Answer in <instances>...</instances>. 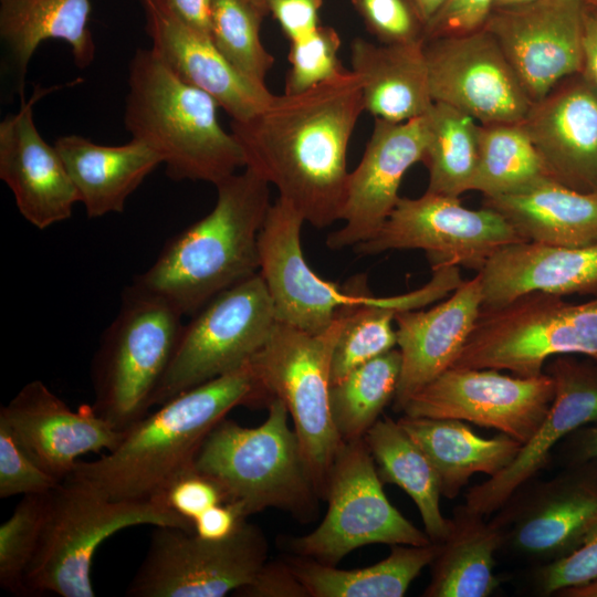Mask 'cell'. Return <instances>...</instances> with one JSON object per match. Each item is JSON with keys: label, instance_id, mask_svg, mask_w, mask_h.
I'll return each instance as SVG.
<instances>
[{"label": "cell", "instance_id": "1", "mask_svg": "<svg viewBox=\"0 0 597 597\" xmlns=\"http://www.w3.org/2000/svg\"><path fill=\"white\" fill-rule=\"evenodd\" d=\"M365 111L350 70L297 94L274 95L259 114L232 121L247 166L273 185L317 229L341 220L349 172L347 147Z\"/></svg>", "mask_w": 597, "mask_h": 597}, {"label": "cell", "instance_id": "2", "mask_svg": "<svg viewBox=\"0 0 597 597\" xmlns=\"http://www.w3.org/2000/svg\"><path fill=\"white\" fill-rule=\"evenodd\" d=\"M260 402L249 362L157 406L122 431L115 449L94 461H77L66 479L111 500L163 502L169 485L193 469L209 432L237 406Z\"/></svg>", "mask_w": 597, "mask_h": 597}, {"label": "cell", "instance_id": "3", "mask_svg": "<svg viewBox=\"0 0 597 597\" xmlns=\"http://www.w3.org/2000/svg\"><path fill=\"white\" fill-rule=\"evenodd\" d=\"M270 184L245 167L216 185L212 210L171 238L133 284L193 315L226 290L260 270L259 234Z\"/></svg>", "mask_w": 597, "mask_h": 597}, {"label": "cell", "instance_id": "4", "mask_svg": "<svg viewBox=\"0 0 597 597\" xmlns=\"http://www.w3.org/2000/svg\"><path fill=\"white\" fill-rule=\"evenodd\" d=\"M124 123L156 151L174 180L217 185L245 168L244 151L219 123L218 104L180 78L150 46L128 64Z\"/></svg>", "mask_w": 597, "mask_h": 597}, {"label": "cell", "instance_id": "5", "mask_svg": "<svg viewBox=\"0 0 597 597\" xmlns=\"http://www.w3.org/2000/svg\"><path fill=\"white\" fill-rule=\"evenodd\" d=\"M289 418L277 398L270 400L266 419L258 427L224 418L195 458L193 470L211 479L223 503L244 519L274 507L308 522L317 512L320 496Z\"/></svg>", "mask_w": 597, "mask_h": 597}, {"label": "cell", "instance_id": "6", "mask_svg": "<svg viewBox=\"0 0 597 597\" xmlns=\"http://www.w3.org/2000/svg\"><path fill=\"white\" fill-rule=\"evenodd\" d=\"M193 525L158 500H111L83 483L65 479L49 493L43 531L25 576L27 594L94 597L92 561L98 546L135 525Z\"/></svg>", "mask_w": 597, "mask_h": 597}, {"label": "cell", "instance_id": "7", "mask_svg": "<svg viewBox=\"0 0 597 597\" xmlns=\"http://www.w3.org/2000/svg\"><path fill=\"white\" fill-rule=\"evenodd\" d=\"M182 314L132 284L92 359L93 411L123 431L148 413L182 329Z\"/></svg>", "mask_w": 597, "mask_h": 597}, {"label": "cell", "instance_id": "8", "mask_svg": "<svg viewBox=\"0 0 597 597\" xmlns=\"http://www.w3.org/2000/svg\"><path fill=\"white\" fill-rule=\"evenodd\" d=\"M558 355L597 360V296L569 303L533 292L495 308H481L474 327L451 367L509 370L521 377L544 373Z\"/></svg>", "mask_w": 597, "mask_h": 597}, {"label": "cell", "instance_id": "9", "mask_svg": "<svg viewBox=\"0 0 597 597\" xmlns=\"http://www.w3.org/2000/svg\"><path fill=\"white\" fill-rule=\"evenodd\" d=\"M342 327L338 317L324 332L312 334L276 322L250 365L262 401L285 405L320 498L343 444L329 408L331 357Z\"/></svg>", "mask_w": 597, "mask_h": 597}, {"label": "cell", "instance_id": "10", "mask_svg": "<svg viewBox=\"0 0 597 597\" xmlns=\"http://www.w3.org/2000/svg\"><path fill=\"white\" fill-rule=\"evenodd\" d=\"M383 484L365 439L343 442L328 476L326 515L311 533L285 540L286 549L336 566L368 544L433 543L389 502Z\"/></svg>", "mask_w": 597, "mask_h": 597}, {"label": "cell", "instance_id": "11", "mask_svg": "<svg viewBox=\"0 0 597 597\" xmlns=\"http://www.w3.org/2000/svg\"><path fill=\"white\" fill-rule=\"evenodd\" d=\"M276 324L260 273L217 295L184 324L154 406L248 364Z\"/></svg>", "mask_w": 597, "mask_h": 597}, {"label": "cell", "instance_id": "12", "mask_svg": "<svg viewBox=\"0 0 597 597\" xmlns=\"http://www.w3.org/2000/svg\"><path fill=\"white\" fill-rule=\"evenodd\" d=\"M154 527L126 596L222 597L249 585L268 561L263 532L247 520L220 541L180 527Z\"/></svg>", "mask_w": 597, "mask_h": 597}, {"label": "cell", "instance_id": "13", "mask_svg": "<svg viewBox=\"0 0 597 597\" xmlns=\"http://www.w3.org/2000/svg\"><path fill=\"white\" fill-rule=\"evenodd\" d=\"M525 241L495 210H472L459 197L426 191L400 197L379 231L355 245L358 255L423 250L432 270L464 266L479 272L501 248Z\"/></svg>", "mask_w": 597, "mask_h": 597}, {"label": "cell", "instance_id": "14", "mask_svg": "<svg viewBox=\"0 0 597 597\" xmlns=\"http://www.w3.org/2000/svg\"><path fill=\"white\" fill-rule=\"evenodd\" d=\"M496 512L502 548L542 564L567 556L597 525V458L531 480Z\"/></svg>", "mask_w": 597, "mask_h": 597}, {"label": "cell", "instance_id": "15", "mask_svg": "<svg viewBox=\"0 0 597 597\" xmlns=\"http://www.w3.org/2000/svg\"><path fill=\"white\" fill-rule=\"evenodd\" d=\"M500 371L450 367L412 395L401 412L462 420L495 429L523 444L546 416L554 383L546 373L521 377Z\"/></svg>", "mask_w": 597, "mask_h": 597}, {"label": "cell", "instance_id": "16", "mask_svg": "<svg viewBox=\"0 0 597 597\" xmlns=\"http://www.w3.org/2000/svg\"><path fill=\"white\" fill-rule=\"evenodd\" d=\"M304 222L302 214L280 197L270 206L259 234V273L272 298L276 322L317 334L346 307L366 302L373 294L364 275L339 286L310 268L301 244Z\"/></svg>", "mask_w": 597, "mask_h": 597}, {"label": "cell", "instance_id": "17", "mask_svg": "<svg viewBox=\"0 0 597 597\" xmlns=\"http://www.w3.org/2000/svg\"><path fill=\"white\" fill-rule=\"evenodd\" d=\"M423 50L433 102L450 105L481 125L523 121L532 101L485 28L428 39Z\"/></svg>", "mask_w": 597, "mask_h": 597}, {"label": "cell", "instance_id": "18", "mask_svg": "<svg viewBox=\"0 0 597 597\" xmlns=\"http://www.w3.org/2000/svg\"><path fill=\"white\" fill-rule=\"evenodd\" d=\"M584 0L493 8L483 28L498 41L532 101L583 71Z\"/></svg>", "mask_w": 597, "mask_h": 597}, {"label": "cell", "instance_id": "19", "mask_svg": "<svg viewBox=\"0 0 597 597\" xmlns=\"http://www.w3.org/2000/svg\"><path fill=\"white\" fill-rule=\"evenodd\" d=\"M554 383V398L535 433L498 474L472 486L464 505L488 516L500 510L547 464L552 450L574 431L597 423V360L558 355L544 366Z\"/></svg>", "mask_w": 597, "mask_h": 597}, {"label": "cell", "instance_id": "20", "mask_svg": "<svg viewBox=\"0 0 597 597\" xmlns=\"http://www.w3.org/2000/svg\"><path fill=\"white\" fill-rule=\"evenodd\" d=\"M427 145L425 117L401 123L375 118L362 160L349 172L343 228L331 232L332 250L354 248L374 237L399 200L407 170L422 161Z\"/></svg>", "mask_w": 597, "mask_h": 597}, {"label": "cell", "instance_id": "21", "mask_svg": "<svg viewBox=\"0 0 597 597\" xmlns=\"http://www.w3.org/2000/svg\"><path fill=\"white\" fill-rule=\"evenodd\" d=\"M549 176L584 193L597 192V82L583 71L532 103L520 123Z\"/></svg>", "mask_w": 597, "mask_h": 597}, {"label": "cell", "instance_id": "22", "mask_svg": "<svg viewBox=\"0 0 597 597\" xmlns=\"http://www.w3.org/2000/svg\"><path fill=\"white\" fill-rule=\"evenodd\" d=\"M20 444L48 473L62 482L77 459L116 448L122 431L97 416L92 407L73 411L43 381L33 380L0 408Z\"/></svg>", "mask_w": 597, "mask_h": 597}, {"label": "cell", "instance_id": "23", "mask_svg": "<svg viewBox=\"0 0 597 597\" xmlns=\"http://www.w3.org/2000/svg\"><path fill=\"white\" fill-rule=\"evenodd\" d=\"M35 87L21 98L15 114L0 123V178L11 190L22 217L43 230L67 220L78 193L55 146L49 145L33 119V106L52 90Z\"/></svg>", "mask_w": 597, "mask_h": 597}, {"label": "cell", "instance_id": "24", "mask_svg": "<svg viewBox=\"0 0 597 597\" xmlns=\"http://www.w3.org/2000/svg\"><path fill=\"white\" fill-rule=\"evenodd\" d=\"M151 48L180 78L211 96L232 121L259 114L273 98L265 85L235 70L209 33L199 31L156 0H139Z\"/></svg>", "mask_w": 597, "mask_h": 597}, {"label": "cell", "instance_id": "25", "mask_svg": "<svg viewBox=\"0 0 597 597\" xmlns=\"http://www.w3.org/2000/svg\"><path fill=\"white\" fill-rule=\"evenodd\" d=\"M482 305L476 274L462 281L452 295L426 311L396 314L401 369L394 410L401 412L409 398L449 369L471 334Z\"/></svg>", "mask_w": 597, "mask_h": 597}, {"label": "cell", "instance_id": "26", "mask_svg": "<svg viewBox=\"0 0 597 597\" xmlns=\"http://www.w3.org/2000/svg\"><path fill=\"white\" fill-rule=\"evenodd\" d=\"M476 274L483 310L500 307L533 292L596 297L597 245L515 242L496 251Z\"/></svg>", "mask_w": 597, "mask_h": 597}, {"label": "cell", "instance_id": "27", "mask_svg": "<svg viewBox=\"0 0 597 597\" xmlns=\"http://www.w3.org/2000/svg\"><path fill=\"white\" fill-rule=\"evenodd\" d=\"M54 146L88 218L122 212L128 197L163 164L156 151L133 138L124 145L108 146L80 135H65Z\"/></svg>", "mask_w": 597, "mask_h": 597}, {"label": "cell", "instance_id": "28", "mask_svg": "<svg viewBox=\"0 0 597 597\" xmlns=\"http://www.w3.org/2000/svg\"><path fill=\"white\" fill-rule=\"evenodd\" d=\"M423 44H375L363 38L352 41V71L360 80L366 112L392 123L428 113L434 102Z\"/></svg>", "mask_w": 597, "mask_h": 597}, {"label": "cell", "instance_id": "29", "mask_svg": "<svg viewBox=\"0 0 597 597\" xmlns=\"http://www.w3.org/2000/svg\"><path fill=\"white\" fill-rule=\"evenodd\" d=\"M525 240L551 245H597V192L573 190L553 178L524 191L484 197Z\"/></svg>", "mask_w": 597, "mask_h": 597}, {"label": "cell", "instance_id": "30", "mask_svg": "<svg viewBox=\"0 0 597 597\" xmlns=\"http://www.w3.org/2000/svg\"><path fill=\"white\" fill-rule=\"evenodd\" d=\"M398 423L422 449L433 464L442 496L454 499L475 473L489 478L506 468L522 443L500 433L478 436L465 421L404 415Z\"/></svg>", "mask_w": 597, "mask_h": 597}, {"label": "cell", "instance_id": "31", "mask_svg": "<svg viewBox=\"0 0 597 597\" xmlns=\"http://www.w3.org/2000/svg\"><path fill=\"white\" fill-rule=\"evenodd\" d=\"M499 526L464 504L450 519V530L431 562L426 597H488L500 585L495 554L502 548Z\"/></svg>", "mask_w": 597, "mask_h": 597}, {"label": "cell", "instance_id": "32", "mask_svg": "<svg viewBox=\"0 0 597 597\" xmlns=\"http://www.w3.org/2000/svg\"><path fill=\"white\" fill-rule=\"evenodd\" d=\"M90 0H0V36L23 81L36 48L45 40L66 42L77 67L95 57L88 28Z\"/></svg>", "mask_w": 597, "mask_h": 597}, {"label": "cell", "instance_id": "33", "mask_svg": "<svg viewBox=\"0 0 597 597\" xmlns=\"http://www.w3.org/2000/svg\"><path fill=\"white\" fill-rule=\"evenodd\" d=\"M439 543L391 545L383 561L355 569H339L305 557L286 559L311 597H401L426 566Z\"/></svg>", "mask_w": 597, "mask_h": 597}, {"label": "cell", "instance_id": "34", "mask_svg": "<svg viewBox=\"0 0 597 597\" xmlns=\"http://www.w3.org/2000/svg\"><path fill=\"white\" fill-rule=\"evenodd\" d=\"M364 439L381 482L396 484L411 498L431 542L444 541L450 520L441 512L440 480L427 454L398 421L387 417L378 419Z\"/></svg>", "mask_w": 597, "mask_h": 597}, {"label": "cell", "instance_id": "35", "mask_svg": "<svg viewBox=\"0 0 597 597\" xmlns=\"http://www.w3.org/2000/svg\"><path fill=\"white\" fill-rule=\"evenodd\" d=\"M443 295L441 284H429L412 293L395 297H375L349 305L341 312L342 327L331 357V385L355 368L396 348L395 316L417 310Z\"/></svg>", "mask_w": 597, "mask_h": 597}, {"label": "cell", "instance_id": "36", "mask_svg": "<svg viewBox=\"0 0 597 597\" xmlns=\"http://www.w3.org/2000/svg\"><path fill=\"white\" fill-rule=\"evenodd\" d=\"M427 145L422 163L427 191L459 197L471 190L479 158V125L470 115L434 102L423 115Z\"/></svg>", "mask_w": 597, "mask_h": 597}, {"label": "cell", "instance_id": "37", "mask_svg": "<svg viewBox=\"0 0 597 597\" xmlns=\"http://www.w3.org/2000/svg\"><path fill=\"white\" fill-rule=\"evenodd\" d=\"M552 178L520 123L479 124V158L471 190L484 197L524 191Z\"/></svg>", "mask_w": 597, "mask_h": 597}, {"label": "cell", "instance_id": "38", "mask_svg": "<svg viewBox=\"0 0 597 597\" xmlns=\"http://www.w3.org/2000/svg\"><path fill=\"white\" fill-rule=\"evenodd\" d=\"M401 354L394 348L355 368L329 387L331 415L342 441L362 439L394 400Z\"/></svg>", "mask_w": 597, "mask_h": 597}, {"label": "cell", "instance_id": "39", "mask_svg": "<svg viewBox=\"0 0 597 597\" xmlns=\"http://www.w3.org/2000/svg\"><path fill=\"white\" fill-rule=\"evenodd\" d=\"M265 13L251 0H211L210 35L213 44L235 70L263 85L274 64L273 55L260 38Z\"/></svg>", "mask_w": 597, "mask_h": 597}, {"label": "cell", "instance_id": "40", "mask_svg": "<svg viewBox=\"0 0 597 597\" xmlns=\"http://www.w3.org/2000/svg\"><path fill=\"white\" fill-rule=\"evenodd\" d=\"M49 493L27 494L0 526V585L13 595H28L25 576L43 531Z\"/></svg>", "mask_w": 597, "mask_h": 597}, {"label": "cell", "instance_id": "41", "mask_svg": "<svg viewBox=\"0 0 597 597\" xmlns=\"http://www.w3.org/2000/svg\"><path fill=\"white\" fill-rule=\"evenodd\" d=\"M341 39L329 27L291 42L287 60L291 69L285 81V94H297L339 74L345 69L338 60Z\"/></svg>", "mask_w": 597, "mask_h": 597}, {"label": "cell", "instance_id": "42", "mask_svg": "<svg viewBox=\"0 0 597 597\" xmlns=\"http://www.w3.org/2000/svg\"><path fill=\"white\" fill-rule=\"evenodd\" d=\"M61 482L42 469L0 419V498L45 494Z\"/></svg>", "mask_w": 597, "mask_h": 597}, {"label": "cell", "instance_id": "43", "mask_svg": "<svg viewBox=\"0 0 597 597\" xmlns=\"http://www.w3.org/2000/svg\"><path fill=\"white\" fill-rule=\"evenodd\" d=\"M371 34L383 44L425 41V23L410 0H354Z\"/></svg>", "mask_w": 597, "mask_h": 597}, {"label": "cell", "instance_id": "44", "mask_svg": "<svg viewBox=\"0 0 597 597\" xmlns=\"http://www.w3.org/2000/svg\"><path fill=\"white\" fill-rule=\"evenodd\" d=\"M596 577L597 525L577 549L565 557L542 564L534 575V587L538 595L549 596Z\"/></svg>", "mask_w": 597, "mask_h": 597}, {"label": "cell", "instance_id": "45", "mask_svg": "<svg viewBox=\"0 0 597 597\" xmlns=\"http://www.w3.org/2000/svg\"><path fill=\"white\" fill-rule=\"evenodd\" d=\"M161 500L169 509L192 523L211 506L223 503V495L211 479L191 469L169 485Z\"/></svg>", "mask_w": 597, "mask_h": 597}, {"label": "cell", "instance_id": "46", "mask_svg": "<svg viewBox=\"0 0 597 597\" xmlns=\"http://www.w3.org/2000/svg\"><path fill=\"white\" fill-rule=\"evenodd\" d=\"M493 4L494 0H448L426 25L425 41L482 28Z\"/></svg>", "mask_w": 597, "mask_h": 597}, {"label": "cell", "instance_id": "47", "mask_svg": "<svg viewBox=\"0 0 597 597\" xmlns=\"http://www.w3.org/2000/svg\"><path fill=\"white\" fill-rule=\"evenodd\" d=\"M237 593L245 597H308L287 561H266L254 579Z\"/></svg>", "mask_w": 597, "mask_h": 597}, {"label": "cell", "instance_id": "48", "mask_svg": "<svg viewBox=\"0 0 597 597\" xmlns=\"http://www.w3.org/2000/svg\"><path fill=\"white\" fill-rule=\"evenodd\" d=\"M264 3L291 42L318 27V11L323 0H264Z\"/></svg>", "mask_w": 597, "mask_h": 597}, {"label": "cell", "instance_id": "49", "mask_svg": "<svg viewBox=\"0 0 597 597\" xmlns=\"http://www.w3.org/2000/svg\"><path fill=\"white\" fill-rule=\"evenodd\" d=\"M245 520L233 506L220 503L193 520V533L209 541L224 540L232 535Z\"/></svg>", "mask_w": 597, "mask_h": 597}, {"label": "cell", "instance_id": "50", "mask_svg": "<svg viewBox=\"0 0 597 597\" xmlns=\"http://www.w3.org/2000/svg\"><path fill=\"white\" fill-rule=\"evenodd\" d=\"M190 27L210 34L211 0H156Z\"/></svg>", "mask_w": 597, "mask_h": 597}, {"label": "cell", "instance_id": "51", "mask_svg": "<svg viewBox=\"0 0 597 597\" xmlns=\"http://www.w3.org/2000/svg\"><path fill=\"white\" fill-rule=\"evenodd\" d=\"M583 72L597 82V1L584 0Z\"/></svg>", "mask_w": 597, "mask_h": 597}, {"label": "cell", "instance_id": "52", "mask_svg": "<svg viewBox=\"0 0 597 597\" xmlns=\"http://www.w3.org/2000/svg\"><path fill=\"white\" fill-rule=\"evenodd\" d=\"M567 442L569 463L597 458V423L574 431Z\"/></svg>", "mask_w": 597, "mask_h": 597}, {"label": "cell", "instance_id": "53", "mask_svg": "<svg viewBox=\"0 0 597 597\" xmlns=\"http://www.w3.org/2000/svg\"><path fill=\"white\" fill-rule=\"evenodd\" d=\"M413 4L418 15L425 23V27L428 22L436 15V13L443 7L448 0H410Z\"/></svg>", "mask_w": 597, "mask_h": 597}, {"label": "cell", "instance_id": "54", "mask_svg": "<svg viewBox=\"0 0 597 597\" xmlns=\"http://www.w3.org/2000/svg\"><path fill=\"white\" fill-rule=\"evenodd\" d=\"M556 595L563 597H597V577L585 584L564 588Z\"/></svg>", "mask_w": 597, "mask_h": 597}, {"label": "cell", "instance_id": "55", "mask_svg": "<svg viewBox=\"0 0 597 597\" xmlns=\"http://www.w3.org/2000/svg\"><path fill=\"white\" fill-rule=\"evenodd\" d=\"M536 0H494L493 8L513 7L530 3Z\"/></svg>", "mask_w": 597, "mask_h": 597}, {"label": "cell", "instance_id": "56", "mask_svg": "<svg viewBox=\"0 0 597 597\" xmlns=\"http://www.w3.org/2000/svg\"><path fill=\"white\" fill-rule=\"evenodd\" d=\"M256 7L268 12L264 0H251Z\"/></svg>", "mask_w": 597, "mask_h": 597}, {"label": "cell", "instance_id": "57", "mask_svg": "<svg viewBox=\"0 0 597 597\" xmlns=\"http://www.w3.org/2000/svg\"><path fill=\"white\" fill-rule=\"evenodd\" d=\"M589 1H597V0H589Z\"/></svg>", "mask_w": 597, "mask_h": 597}]
</instances>
